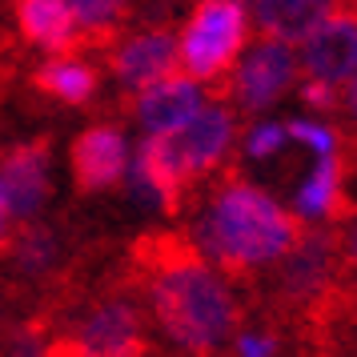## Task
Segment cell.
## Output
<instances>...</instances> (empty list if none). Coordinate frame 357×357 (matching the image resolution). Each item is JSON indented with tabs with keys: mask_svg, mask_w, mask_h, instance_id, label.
<instances>
[{
	"mask_svg": "<svg viewBox=\"0 0 357 357\" xmlns=\"http://www.w3.org/2000/svg\"><path fill=\"white\" fill-rule=\"evenodd\" d=\"M121 269L145 301L149 321L185 357H229L245 309L229 281L197 253L189 233L153 229L121 253Z\"/></svg>",
	"mask_w": 357,
	"mask_h": 357,
	"instance_id": "1",
	"label": "cell"
},
{
	"mask_svg": "<svg viewBox=\"0 0 357 357\" xmlns=\"http://www.w3.org/2000/svg\"><path fill=\"white\" fill-rule=\"evenodd\" d=\"M189 197L205 201L189 229V241L213 269H221L225 281L237 285H253V277L265 273L281 253H289L305 229L297 213L273 201L261 185L245 181L233 161Z\"/></svg>",
	"mask_w": 357,
	"mask_h": 357,
	"instance_id": "2",
	"label": "cell"
},
{
	"mask_svg": "<svg viewBox=\"0 0 357 357\" xmlns=\"http://www.w3.org/2000/svg\"><path fill=\"white\" fill-rule=\"evenodd\" d=\"M337 285V225L305 221L301 237L289 253L253 277V301L261 305V321L277 325L285 337H297L309 313L321 305Z\"/></svg>",
	"mask_w": 357,
	"mask_h": 357,
	"instance_id": "3",
	"label": "cell"
},
{
	"mask_svg": "<svg viewBox=\"0 0 357 357\" xmlns=\"http://www.w3.org/2000/svg\"><path fill=\"white\" fill-rule=\"evenodd\" d=\"M245 40L249 17L241 0H197L177 36V73L217 89L237 65Z\"/></svg>",
	"mask_w": 357,
	"mask_h": 357,
	"instance_id": "4",
	"label": "cell"
},
{
	"mask_svg": "<svg viewBox=\"0 0 357 357\" xmlns=\"http://www.w3.org/2000/svg\"><path fill=\"white\" fill-rule=\"evenodd\" d=\"M161 145L165 161L173 165V173L185 185V197L201 189L205 181L225 169L233 157V137H237V113L225 97H205V105L197 109L185 125L169 132H153Z\"/></svg>",
	"mask_w": 357,
	"mask_h": 357,
	"instance_id": "5",
	"label": "cell"
},
{
	"mask_svg": "<svg viewBox=\"0 0 357 357\" xmlns=\"http://www.w3.org/2000/svg\"><path fill=\"white\" fill-rule=\"evenodd\" d=\"M297 81H301V65H297L293 45H281V40H265L261 36L257 45L229 68L225 81L217 84V89H205V93L209 97H225L241 113L257 116L265 109H273L285 93H293Z\"/></svg>",
	"mask_w": 357,
	"mask_h": 357,
	"instance_id": "6",
	"label": "cell"
},
{
	"mask_svg": "<svg viewBox=\"0 0 357 357\" xmlns=\"http://www.w3.org/2000/svg\"><path fill=\"white\" fill-rule=\"evenodd\" d=\"M68 173H73V189L81 197L93 193H113L129 177V141L116 121H93L68 149Z\"/></svg>",
	"mask_w": 357,
	"mask_h": 357,
	"instance_id": "7",
	"label": "cell"
},
{
	"mask_svg": "<svg viewBox=\"0 0 357 357\" xmlns=\"http://www.w3.org/2000/svg\"><path fill=\"white\" fill-rule=\"evenodd\" d=\"M0 189L13 221H36L52 193V137H33L0 149Z\"/></svg>",
	"mask_w": 357,
	"mask_h": 357,
	"instance_id": "8",
	"label": "cell"
},
{
	"mask_svg": "<svg viewBox=\"0 0 357 357\" xmlns=\"http://www.w3.org/2000/svg\"><path fill=\"white\" fill-rule=\"evenodd\" d=\"M301 81H317L329 89H345L357 77V17L333 8L321 24L301 36Z\"/></svg>",
	"mask_w": 357,
	"mask_h": 357,
	"instance_id": "9",
	"label": "cell"
},
{
	"mask_svg": "<svg viewBox=\"0 0 357 357\" xmlns=\"http://www.w3.org/2000/svg\"><path fill=\"white\" fill-rule=\"evenodd\" d=\"M109 73L116 77L121 93L132 97L149 84H157L161 77L177 73V36L169 24H145L129 36H116L105 49Z\"/></svg>",
	"mask_w": 357,
	"mask_h": 357,
	"instance_id": "10",
	"label": "cell"
},
{
	"mask_svg": "<svg viewBox=\"0 0 357 357\" xmlns=\"http://www.w3.org/2000/svg\"><path fill=\"white\" fill-rule=\"evenodd\" d=\"M205 97H209V93H205L193 77L169 73V77H161L157 84H149L141 93L125 97L121 105H125V113L137 116V125L145 132H169V129H177V125H185V121L205 105Z\"/></svg>",
	"mask_w": 357,
	"mask_h": 357,
	"instance_id": "11",
	"label": "cell"
},
{
	"mask_svg": "<svg viewBox=\"0 0 357 357\" xmlns=\"http://www.w3.org/2000/svg\"><path fill=\"white\" fill-rule=\"evenodd\" d=\"M24 81H29V89L36 97L52 100V105H65V109H81V105H93L100 97V68L84 52L49 56V61L29 68Z\"/></svg>",
	"mask_w": 357,
	"mask_h": 357,
	"instance_id": "12",
	"label": "cell"
},
{
	"mask_svg": "<svg viewBox=\"0 0 357 357\" xmlns=\"http://www.w3.org/2000/svg\"><path fill=\"white\" fill-rule=\"evenodd\" d=\"M333 8H341L337 0H253L257 33L265 40H281V45H297Z\"/></svg>",
	"mask_w": 357,
	"mask_h": 357,
	"instance_id": "13",
	"label": "cell"
},
{
	"mask_svg": "<svg viewBox=\"0 0 357 357\" xmlns=\"http://www.w3.org/2000/svg\"><path fill=\"white\" fill-rule=\"evenodd\" d=\"M68 13L77 17L84 40H89V52H105L116 36L125 33V24L132 17V0H65Z\"/></svg>",
	"mask_w": 357,
	"mask_h": 357,
	"instance_id": "14",
	"label": "cell"
},
{
	"mask_svg": "<svg viewBox=\"0 0 357 357\" xmlns=\"http://www.w3.org/2000/svg\"><path fill=\"white\" fill-rule=\"evenodd\" d=\"M45 337H49L45 317H40V313H24V317L8 329L0 357H45Z\"/></svg>",
	"mask_w": 357,
	"mask_h": 357,
	"instance_id": "15",
	"label": "cell"
},
{
	"mask_svg": "<svg viewBox=\"0 0 357 357\" xmlns=\"http://www.w3.org/2000/svg\"><path fill=\"white\" fill-rule=\"evenodd\" d=\"M337 225V281L357 297V209H349Z\"/></svg>",
	"mask_w": 357,
	"mask_h": 357,
	"instance_id": "16",
	"label": "cell"
},
{
	"mask_svg": "<svg viewBox=\"0 0 357 357\" xmlns=\"http://www.w3.org/2000/svg\"><path fill=\"white\" fill-rule=\"evenodd\" d=\"M281 349H285V333L265 321L257 329H241L233 341V357H281Z\"/></svg>",
	"mask_w": 357,
	"mask_h": 357,
	"instance_id": "17",
	"label": "cell"
},
{
	"mask_svg": "<svg viewBox=\"0 0 357 357\" xmlns=\"http://www.w3.org/2000/svg\"><path fill=\"white\" fill-rule=\"evenodd\" d=\"M289 137H285V125H277V121H261L253 129L245 132V157H253V161H269L281 153Z\"/></svg>",
	"mask_w": 357,
	"mask_h": 357,
	"instance_id": "18",
	"label": "cell"
},
{
	"mask_svg": "<svg viewBox=\"0 0 357 357\" xmlns=\"http://www.w3.org/2000/svg\"><path fill=\"white\" fill-rule=\"evenodd\" d=\"M285 137L305 141V145L317 149V153H337V129H333V125H321V121H289V125H285Z\"/></svg>",
	"mask_w": 357,
	"mask_h": 357,
	"instance_id": "19",
	"label": "cell"
},
{
	"mask_svg": "<svg viewBox=\"0 0 357 357\" xmlns=\"http://www.w3.org/2000/svg\"><path fill=\"white\" fill-rule=\"evenodd\" d=\"M297 84H301V100H305L313 113H333L337 109V89L317 84V81H297Z\"/></svg>",
	"mask_w": 357,
	"mask_h": 357,
	"instance_id": "20",
	"label": "cell"
},
{
	"mask_svg": "<svg viewBox=\"0 0 357 357\" xmlns=\"http://www.w3.org/2000/svg\"><path fill=\"white\" fill-rule=\"evenodd\" d=\"M13 237H17V221H13L8 201H4V189H0V257L13 249Z\"/></svg>",
	"mask_w": 357,
	"mask_h": 357,
	"instance_id": "21",
	"label": "cell"
},
{
	"mask_svg": "<svg viewBox=\"0 0 357 357\" xmlns=\"http://www.w3.org/2000/svg\"><path fill=\"white\" fill-rule=\"evenodd\" d=\"M337 109H341L345 116H349V125H357V77L337 93Z\"/></svg>",
	"mask_w": 357,
	"mask_h": 357,
	"instance_id": "22",
	"label": "cell"
},
{
	"mask_svg": "<svg viewBox=\"0 0 357 357\" xmlns=\"http://www.w3.org/2000/svg\"><path fill=\"white\" fill-rule=\"evenodd\" d=\"M337 4L345 8V13H354V17H357V0H337Z\"/></svg>",
	"mask_w": 357,
	"mask_h": 357,
	"instance_id": "23",
	"label": "cell"
}]
</instances>
